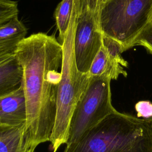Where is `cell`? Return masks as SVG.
<instances>
[{
    "label": "cell",
    "instance_id": "5bb4252c",
    "mask_svg": "<svg viewBox=\"0 0 152 152\" xmlns=\"http://www.w3.org/2000/svg\"><path fill=\"white\" fill-rule=\"evenodd\" d=\"M141 46L152 55V23L149 22L133 42V46Z\"/></svg>",
    "mask_w": 152,
    "mask_h": 152
},
{
    "label": "cell",
    "instance_id": "d6986e66",
    "mask_svg": "<svg viewBox=\"0 0 152 152\" xmlns=\"http://www.w3.org/2000/svg\"><path fill=\"white\" fill-rule=\"evenodd\" d=\"M53 152H56V151H53Z\"/></svg>",
    "mask_w": 152,
    "mask_h": 152
},
{
    "label": "cell",
    "instance_id": "4fadbf2b",
    "mask_svg": "<svg viewBox=\"0 0 152 152\" xmlns=\"http://www.w3.org/2000/svg\"><path fill=\"white\" fill-rule=\"evenodd\" d=\"M17 2L12 0H0V26L18 16Z\"/></svg>",
    "mask_w": 152,
    "mask_h": 152
},
{
    "label": "cell",
    "instance_id": "9c48e42d",
    "mask_svg": "<svg viewBox=\"0 0 152 152\" xmlns=\"http://www.w3.org/2000/svg\"><path fill=\"white\" fill-rule=\"evenodd\" d=\"M26 104L22 82L11 93L0 98V121L26 122Z\"/></svg>",
    "mask_w": 152,
    "mask_h": 152
},
{
    "label": "cell",
    "instance_id": "8fae6325",
    "mask_svg": "<svg viewBox=\"0 0 152 152\" xmlns=\"http://www.w3.org/2000/svg\"><path fill=\"white\" fill-rule=\"evenodd\" d=\"M27 30L23 23L14 17L0 26V50H15L18 43L26 37Z\"/></svg>",
    "mask_w": 152,
    "mask_h": 152
},
{
    "label": "cell",
    "instance_id": "7c38bea8",
    "mask_svg": "<svg viewBox=\"0 0 152 152\" xmlns=\"http://www.w3.org/2000/svg\"><path fill=\"white\" fill-rule=\"evenodd\" d=\"M74 3V0H62L54 12V17L59 31V37L61 42L66 34L71 20Z\"/></svg>",
    "mask_w": 152,
    "mask_h": 152
},
{
    "label": "cell",
    "instance_id": "ac0fdd59",
    "mask_svg": "<svg viewBox=\"0 0 152 152\" xmlns=\"http://www.w3.org/2000/svg\"><path fill=\"white\" fill-rule=\"evenodd\" d=\"M150 22L152 23V15H151V19H150Z\"/></svg>",
    "mask_w": 152,
    "mask_h": 152
},
{
    "label": "cell",
    "instance_id": "30bf717a",
    "mask_svg": "<svg viewBox=\"0 0 152 152\" xmlns=\"http://www.w3.org/2000/svg\"><path fill=\"white\" fill-rule=\"evenodd\" d=\"M22 68L15 56L0 66V98L17 90L21 85Z\"/></svg>",
    "mask_w": 152,
    "mask_h": 152
},
{
    "label": "cell",
    "instance_id": "8992f818",
    "mask_svg": "<svg viewBox=\"0 0 152 152\" xmlns=\"http://www.w3.org/2000/svg\"><path fill=\"white\" fill-rule=\"evenodd\" d=\"M103 36L99 23V14L80 6L74 37L75 60L80 71L88 72L102 46Z\"/></svg>",
    "mask_w": 152,
    "mask_h": 152
},
{
    "label": "cell",
    "instance_id": "52a82bcc",
    "mask_svg": "<svg viewBox=\"0 0 152 152\" xmlns=\"http://www.w3.org/2000/svg\"><path fill=\"white\" fill-rule=\"evenodd\" d=\"M37 146L31 140L26 122L0 121V152H34Z\"/></svg>",
    "mask_w": 152,
    "mask_h": 152
},
{
    "label": "cell",
    "instance_id": "9a60e30c",
    "mask_svg": "<svg viewBox=\"0 0 152 152\" xmlns=\"http://www.w3.org/2000/svg\"><path fill=\"white\" fill-rule=\"evenodd\" d=\"M137 116L151 121L152 119V102L148 100H141L135 106Z\"/></svg>",
    "mask_w": 152,
    "mask_h": 152
},
{
    "label": "cell",
    "instance_id": "e0dca14e",
    "mask_svg": "<svg viewBox=\"0 0 152 152\" xmlns=\"http://www.w3.org/2000/svg\"><path fill=\"white\" fill-rule=\"evenodd\" d=\"M15 56V50L2 49L0 50V66L5 64Z\"/></svg>",
    "mask_w": 152,
    "mask_h": 152
},
{
    "label": "cell",
    "instance_id": "7a4b0ae2",
    "mask_svg": "<svg viewBox=\"0 0 152 152\" xmlns=\"http://www.w3.org/2000/svg\"><path fill=\"white\" fill-rule=\"evenodd\" d=\"M64 152H152V122L116 110Z\"/></svg>",
    "mask_w": 152,
    "mask_h": 152
},
{
    "label": "cell",
    "instance_id": "ffe728a7",
    "mask_svg": "<svg viewBox=\"0 0 152 152\" xmlns=\"http://www.w3.org/2000/svg\"><path fill=\"white\" fill-rule=\"evenodd\" d=\"M107 1V0H104V1Z\"/></svg>",
    "mask_w": 152,
    "mask_h": 152
},
{
    "label": "cell",
    "instance_id": "6da1fadb",
    "mask_svg": "<svg viewBox=\"0 0 152 152\" xmlns=\"http://www.w3.org/2000/svg\"><path fill=\"white\" fill-rule=\"evenodd\" d=\"M15 55L23 70L26 126L39 145L50 141L55 125L62 45L53 36L38 33L21 40Z\"/></svg>",
    "mask_w": 152,
    "mask_h": 152
},
{
    "label": "cell",
    "instance_id": "277c9868",
    "mask_svg": "<svg viewBox=\"0 0 152 152\" xmlns=\"http://www.w3.org/2000/svg\"><path fill=\"white\" fill-rule=\"evenodd\" d=\"M151 15L152 0H107L100 10L99 23L103 34L119 42L125 51L133 47Z\"/></svg>",
    "mask_w": 152,
    "mask_h": 152
},
{
    "label": "cell",
    "instance_id": "44dd1931",
    "mask_svg": "<svg viewBox=\"0 0 152 152\" xmlns=\"http://www.w3.org/2000/svg\"><path fill=\"white\" fill-rule=\"evenodd\" d=\"M151 122H152V119H151Z\"/></svg>",
    "mask_w": 152,
    "mask_h": 152
},
{
    "label": "cell",
    "instance_id": "5b68a950",
    "mask_svg": "<svg viewBox=\"0 0 152 152\" xmlns=\"http://www.w3.org/2000/svg\"><path fill=\"white\" fill-rule=\"evenodd\" d=\"M111 80L90 77L88 84L72 115L66 145L81 138L107 116L116 111L112 104Z\"/></svg>",
    "mask_w": 152,
    "mask_h": 152
},
{
    "label": "cell",
    "instance_id": "2e32d148",
    "mask_svg": "<svg viewBox=\"0 0 152 152\" xmlns=\"http://www.w3.org/2000/svg\"><path fill=\"white\" fill-rule=\"evenodd\" d=\"M81 3L92 12L99 14L103 0H81Z\"/></svg>",
    "mask_w": 152,
    "mask_h": 152
},
{
    "label": "cell",
    "instance_id": "ba28073f",
    "mask_svg": "<svg viewBox=\"0 0 152 152\" xmlns=\"http://www.w3.org/2000/svg\"><path fill=\"white\" fill-rule=\"evenodd\" d=\"M87 74L90 77H100L110 80H117L120 75L127 76V72L121 63L111 56L103 45L94 58Z\"/></svg>",
    "mask_w": 152,
    "mask_h": 152
},
{
    "label": "cell",
    "instance_id": "3957f363",
    "mask_svg": "<svg viewBox=\"0 0 152 152\" xmlns=\"http://www.w3.org/2000/svg\"><path fill=\"white\" fill-rule=\"evenodd\" d=\"M77 18V14L72 13L66 34L61 42L63 51L61 79L57 94L55 122L50 139L55 151L68 141L72 115L90 80L87 73L78 69L75 60L74 37Z\"/></svg>",
    "mask_w": 152,
    "mask_h": 152
}]
</instances>
